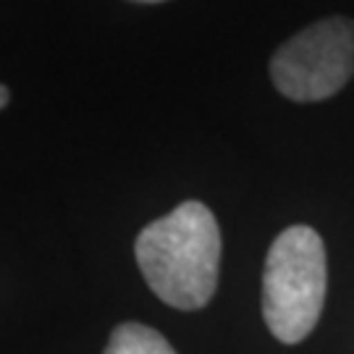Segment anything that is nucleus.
Listing matches in <instances>:
<instances>
[{
  "label": "nucleus",
  "instance_id": "obj_1",
  "mask_svg": "<svg viewBox=\"0 0 354 354\" xmlns=\"http://www.w3.org/2000/svg\"><path fill=\"white\" fill-rule=\"evenodd\" d=\"M221 252L218 221L197 200H187L147 223L134 241L137 266L147 286L176 310H200L213 299Z\"/></svg>",
  "mask_w": 354,
  "mask_h": 354
},
{
  "label": "nucleus",
  "instance_id": "obj_2",
  "mask_svg": "<svg viewBox=\"0 0 354 354\" xmlns=\"http://www.w3.org/2000/svg\"><path fill=\"white\" fill-rule=\"evenodd\" d=\"M328 286L326 244L315 228L289 226L270 244L263 270V317L283 344L307 339L320 320Z\"/></svg>",
  "mask_w": 354,
  "mask_h": 354
},
{
  "label": "nucleus",
  "instance_id": "obj_3",
  "mask_svg": "<svg viewBox=\"0 0 354 354\" xmlns=\"http://www.w3.org/2000/svg\"><path fill=\"white\" fill-rule=\"evenodd\" d=\"M354 74V21L330 16L294 35L270 58V79L283 97L317 102L333 97Z\"/></svg>",
  "mask_w": 354,
  "mask_h": 354
},
{
  "label": "nucleus",
  "instance_id": "obj_4",
  "mask_svg": "<svg viewBox=\"0 0 354 354\" xmlns=\"http://www.w3.org/2000/svg\"><path fill=\"white\" fill-rule=\"evenodd\" d=\"M102 354H176L160 330L142 323H121L111 333Z\"/></svg>",
  "mask_w": 354,
  "mask_h": 354
},
{
  "label": "nucleus",
  "instance_id": "obj_5",
  "mask_svg": "<svg viewBox=\"0 0 354 354\" xmlns=\"http://www.w3.org/2000/svg\"><path fill=\"white\" fill-rule=\"evenodd\" d=\"M8 97H11V95H8V87H3L0 89V108H6V105H8Z\"/></svg>",
  "mask_w": 354,
  "mask_h": 354
},
{
  "label": "nucleus",
  "instance_id": "obj_6",
  "mask_svg": "<svg viewBox=\"0 0 354 354\" xmlns=\"http://www.w3.org/2000/svg\"><path fill=\"white\" fill-rule=\"evenodd\" d=\"M131 3H163V0H131Z\"/></svg>",
  "mask_w": 354,
  "mask_h": 354
}]
</instances>
